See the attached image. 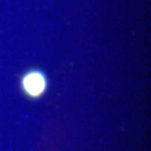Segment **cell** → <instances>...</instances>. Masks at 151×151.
Returning <instances> with one entry per match:
<instances>
[{
  "instance_id": "obj_1",
  "label": "cell",
  "mask_w": 151,
  "mask_h": 151,
  "mask_svg": "<svg viewBox=\"0 0 151 151\" xmlns=\"http://www.w3.org/2000/svg\"><path fill=\"white\" fill-rule=\"evenodd\" d=\"M20 83L23 92L30 98L40 97L47 88V79L41 70H29L22 76Z\"/></svg>"
}]
</instances>
